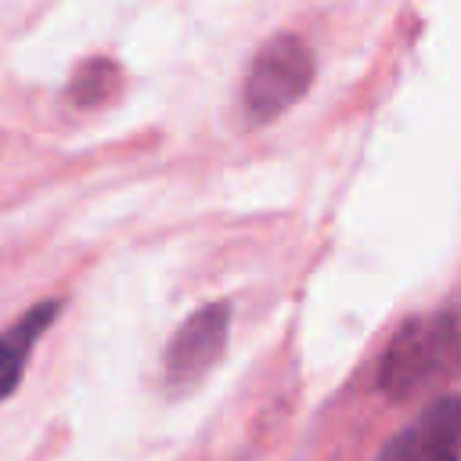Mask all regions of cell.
<instances>
[{"instance_id":"obj_1","label":"cell","mask_w":461,"mask_h":461,"mask_svg":"<svg viewBox=\"0 0 461 461\" xmlns=\"http://www.w3.org/2000/svg\"><path fill=\"white\" fill-rule=\"evenodd\" d=\"M461 357V324L454 313H421L400 324L393 335L382 367H378V389L393 400H403L439 378L454 360Z\"/></svg>"},{"instance_id":"obj_2","label":"cell","mask_w":461,"mask_h":461,"mask_svg":"<svg viewBox=\"0 0 461 461\" xmlns=\"http://www.w3.org/2000/svg\"><path fill=\"white\" fill-rule=\"evenodd\" d=\"M313 79V54L299 36H274L259 47L245 76V108L256 122L281 115L295 104Z\"/></svg>"},{"instance_id":"obj_3","label":"cell","mask_w":461,"mask_h":461,"mask_svg":"<svg viewBox=\"0 0 461 461\" xmlns=\"http://www.w3.org/2000/svg\"><path fill=\"white\" fill-rule=\"evenodd\" d=\"M227 324H230V306L209 303L176 328V335L166 346V382L173 389L194 385L216 364L227 342Z\"/></svg>"},{"instance_id":"obj_4","label":"cell","mask_w":461,"mask_h":461,"mask_svg":"<svg viewBox=\"0 0 461 461\" xmlns=\"http://www.w3.org/2000/svg\"><path fill=\"white\" fill-rule=\"evenodd\" d=\"M375 461H461V396H436Z\"/></svg>"},{"instance_id":"obj_5","label":"cell","mask_w":461,"mask_h":461,"mask_svg":"<svg viewBox=\"0 0 461 461\" xmlns=\"http://www.w3.org/2000/svg\"><path fill=\"white\" fill-rule=\"evenodd\" d=\"M58 310H61L58 299H43L29 313H22L7 331H0V400L18 389L25 360L32 353V346L40 342V335L47 331V324L58 317Z\"/></svg>"},{"instance_id":"obj_6","label":"cell","mask_w":461,"mask_h":461,"mask_svg":"<svg viewBox=\"0 0 461 461\" xmlns=\"http://www.w3.org/2000/svg\"><path fill=\"white\" fill-rule=\"evenodd\" d=\"M115 83H119V68H115L112 61L97 58V61H86V65L76 72V79H72V97H76L79 104H97V101H104V97L115 90Z\"/></svg>"}]
</instances>
